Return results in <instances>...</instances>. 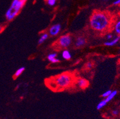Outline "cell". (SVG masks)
Returning a JSON list of instances; mask_svg holds the SVG:
<instances>
[{
    "mask_svg": "<svg viewBox=\"0 0 120 119\" xmlns=\"http://www.w3.org/2000/svg\"></svg>",
    "mask_w": 120,
    "mask_h": 119,
    "instance_id": "23",
    "label": "cell"
},
{
    "mask_svg": "<svg viewBox=\"0 0 120 119\" xmlns=\"http://www.w3.org/2000/svg\"><path fill=\"white\" fill-rule=\"evenodd\" d=\"M51 87L56 89H66L74 81V76L69 73H64L51 79Z\"/></svg>",
    "mask_w": 120,
    "mask_h": 119,
    "instance_id": "2",
    "label": "cell"
},
{
    "mask_svg": "<svg viewBox=\"0 0 120 119\" xmlns=\"http://www.w3.org/2000/svg\"><path fill=\"white\" fill-rule=\"evenodd\" d=\"M61 28H62V26L60 24H54L49 28V34L52 36H57L60 32Z\"/></svg>",
    "mask_w": 120,
    "mask_h": 119,
    "instance_id": "5",
    "label": "cell"
},
{
    "mask_svg": "<svg viewBox=\"0 0 120 119\" xmlns=\"http://www.w3.org/2000/svg\"><path fill=\"white\" fill-rule=\"evenodd\" d=\"M46 3L49 6L53 7L56 4L57 0H46Z\"/></svg>",
    "mask_w": 120,
    "mask_h": 119,
    "instance_id": "16",
    "label": "cell"
},
{
    "mask_svg": "<svg viewBox=\"0 0 120 119\" xmlns=\"http://www.w3.org/2000/svg\"><path fill=\"white\" fill-rule=\"evenodd\" d=\"M117 93H118L117 90H113V91H112V92L109 95L108 97H106L105 100H106V101L107 102H110V101H111V100H112V99H113V98L116 95Z\"/></svg>",
    "mask_w": 120,
    "mask_h": 119,
    "instance_id": "13",
    "label": "cell"
},
{
    "mask_svg": "<svg viewBox=\"0 0 120 119\" xmlns=\"http://www.w3.org/2000/svg\"><path fill=\"white\" fill-rule=\"evenodd\" d=\"M111 92H112V90H106V91L104 93L102 94V97H103V98H106V97H108L109 95L110 94H111Z\"/></svg>",
    "mask_w": 120,
    "mask_h": 119,
    "instance_id": "17",
    "label": "cell"
},
{
    "mask_svg": "<svg viewBox=\"0 0 120 119\" xmlns=\"http://www.w3.org/2000/svg\"><path fill=\"white\" fill-rule=\"evenodd\" d=\"M113 30L117 35H120V18L117 20L113 25Z\"/></svg>",
    "mask_w": 120,
    "mask_h": 119,
    "instance_id": "12",
    "label": "cell"
},
{
    "mask_svg": "<svg viewBox=\"0 0 120 119\" xmlns=\"http://www.w3.org/2000/svg\"><path fill=\"white\" fill-rule=\"evenodd\" d=\"M120 39V36L116 37V38L112 39V40H111L110 41H107V42H105L104 43V45L105 46H107V47H113V46L115 45L119 42Z\"/></svg>",
    "mask_w": 120,
    "mask_h": 119,
    "instance_id": "9",
    "label": "cell"
},
{
    "mask_svg": "<svg viewBox=\"0 0 120 119\" xmlns=\"http://www.w3.org/2000/svg\"><path fill=\"white\" fill-rule=\"evenodd\" d=\"M112 114L113 115H117L119 114V111L117 110H114L112 111Z\"/></svg>",
    "mask_w": 120,
    "mask_h": 119,
    "instance_id": "19",
    "label": "cell"
},
{
    "mask_svg": "<svg viewBox=\"0 0 120 119\" xmlns=\"http://www.w3.org/2000/svg\"><path fill=\"white\" fill-rule=\"evenodd\" d=\"M77 85L81 89H85L88 86V82L85 79L79 78L77 80Z\"/></svg>",
    "mask_w": 120,
    "mask_h": 119,
    "instance_id": "7",
    "label": "cell"
},
{
    "mask_svg": "<svg viewBox=\"0 0 120 119\" xmlns=\"http://www.w3.org/2000/svg\"><path fill=\"white\" fill-rule=\"evenodd\" d=\"M3 30H4V27H3V25H0V33Z\"/></svg>",
    "mask_w": 120,
    "mask_h": 119,
    "instance_id": "22",
    "label": "cell"
},
{
    "mask_svg": "<svg viewBox=\"0 0 120 119\" xmlns=\"http://www.w3.org/2000/svg\"><path fill=\"white\" fill-rule=\"evenodd\" d=\"M86 67H87V69H91L93 67V63H91V62H88V63L86 64Z\"/></svg>",
    "mask_w": 120,
    "mask_h": 119,
    "instance_id": "18",
    "label": "cell"
},
{
    "mask_svg": "<svg viewBox=\"0 0 120 119\" xmlns=\"http://www.w3.org/2000/svg\"><path fill=\"white\" fill-rule=\"evenodd\" d=\"M27 0H13L10 6L5 13L7 21H11L20 13Z\"/></svg>",
    "mask_w": 120,
    "mask_h": 119,
    "instance_id": "3",
    "label": "cell"
},
{
    "mask_svg": "<svg viewBox=\"0 0 120 119\" xmlns=\"http://www.w3.org/2000/svg\"><path fill=\"white\" fill-rule=\"evenodd\" d=\"M86 43V38L82 36H79L76 39L75 42V46L77 48H80L83 47Z\"/></svg>",
    "mask_w": 120,
    "mask_h": 119,
    "instance_id": "6",
    "label": "cell"
},
{
    "mask_svg": "<svg viewBox=\"0 0 120 119\" xmlns=\"http://www.w3.org/2000/svg\"><path fill=\"white\" fill-rule=\"evenodd\" d=\"M57 53L56 52H53L50 53L47 55V60L52 63H57L60 61V60L57 58Z\"/></svg>",
    "mask_w": 120,
    "mask_h": 119,
    "instance_id": "8",
    "label": "cell"
},
{
    "mask_svg": "<svg viewBox=\"0 0 120 119\" xmlns=\"http://www.w3.org/2000/svg\"><path fill=\"white\" fill-rule=\"evenodd\" d=\"M62 58L66 60H70L72 57V55L71 54V52L67 50H65L62 51Z\"/></svg>",
    "mask_w": 120,
    "mask_h": 119,
    "instance_id": "10",
    "label": "cell"
},
{
    "mask_svg": "<svg viewBox=\"0 0 120 119\" xmlns=\"http://www.w3.org/2000/svg\"><path fill=\"white\" fill-rule=\"evenodd\" d=\"M104 1H106V0H104Z\"/></svg>",
    "mask_w": 120,
    "mask_h": 119,
    "instance_id": "24",
    "label": "cell"
},
{
    "mask_svg": "<svg viewBox=\"0 0 120 119\" xmlns=\"http://www.w3.org/2000/svg\"><path fill=\"white\" fill-rule=\"evenodd\" d=\"M49 36V33H44L43 34L41 35V36H40V38H39L38 41V43L39 45L42 44V43H44V42H45L47 39H48Z\"/></svg>",
    "mask_w": 120,
    "mask_h": 119,
    "instance_id": "11",
    "label": "cell"
},
{
    "mask_svg": "<svg viewBox=\"0 0 120 119\" xmlns=\"http://www.w3.org/2000/svg\"><path fill=\"white\" fill-rule=\"evenodd\" d=\"M72 38L69 35H64L59 38L57 43L61 48H67L71 45Z\"/></svg>",
    "mask_w": 120,
    "mask_h": 119,
    "instance_id": "4",
    "label": "cell"
},
{
    "mask_svg": "<svg viewBox=\"0 0 120 119\" xmlns=\"http://www.w3.org/2000/svg\"><path fill=\"white\" fill-rule=\"evenodd\" d=\"M113 5H120V0H116L115 1L113 2Z\"/></svg>",
    "mask_w": 120,
    "mask_h": 119,
    "instance_id": "20",
    "label": "cell"
},
{
    "mask_svg": "<svg viewBox=\"0 0 120 119\" xmlns=\"http://www.w3.org/2000/svg\"><path fill=\"white\" fill-rule=\"evenodd\" d=\"M107 103H108V102L106 101L105 100H102V101H100V102H99V103L98 104V105H97V107H96L97 110H100L102 108H103L104 107H105Z\"/></svg>",
    "mask_w": 120,
    "mask_h": 119,
    "instance_id": "15",
    "label": "cell"
},
{
    "mask_svg": "<svg viewBox=\"0 0 120 119\" xmlns=\"http://www.w3.org/2000/svg\"><path fill=\"white\" fill-rule=\"evenodd\" d=\"M111 24V17L105 12L95 11L90 17V27L97 32H103L106 31L108 30Z\"/></svg>",
    "mask_w": 120,
    "mask_h": 119,
    "instance_id": "1",
    "label": "cell"
},
{
    "mask_svg": "<svg viewBox=\"0 0 120 119\" xmlns=\"http://www.w3.org/2000/svg\"><path fill=\"white\" fill-rule=\"evenodd\" d=\"M106 38L108 40H111V39H112V38H113V35H112V34H111V33H109V34H108L107 35Z\"/></svg>",
    "mask_w": 120,
    "mask_h": 119,
    "instance_id": "21",
    "label": "cell"
},
{
    "mask_svg": "<svg viewBox=\"0 0 120 119\" xmlns=\"http://www.w3.org/2000/svg\"><path fill=\"white\" fill-rule=\"evenodd\" d=\"M25 70V67H20V68H19L16 71V72H15V75H14V77L17 78V77H19V76H20V75L23 73Z\"/></svg>",
    "mask_w": 120,
    "mask_h": 119,
    "instance_id": "14",
    "label": "cell"
}]
</instances>
